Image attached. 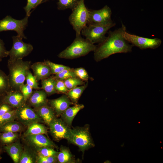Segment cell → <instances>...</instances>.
Instances as JSON below:
<instances>
[{
	"label": "cell",
	"instance_id": "cell-39",
	"mask_svg": "<svg viewBox=\"0 0 163 163\" xmlns=\"http://www.w3.org/2000/svg\"><path fill=\"white\" fill-rule=\"evenodd\" d=\"M57 160V156L45 157L37 155L36 162L37 163H53Z\"/></svg>",
	"mask_w": 163,
	"mask_h": 163
},
{
	"label": "cell",
	"instance_id": "cell-17",
	"mask_svg": "<svg viewBox=\"0 0 163 163\" xmlns=\"http://www.w3.org/2000/svg\"><path fill=\"white\" fill-rule=\"evenodd\" d=\"M47 96L44 90H36L33 91L27 101L30 106L34 108H37L47 104L48 101Z\"/></svg>",
	"mask_w": 163,
	"mask_h": 163
},
{
	"label": "cell",
	"instance_id": "cell-25",
	"mask_svg": "<svg viewBox=\"0 0 163 163\" xmlns=\"http://www.w3.org/2000/svg\"><path fill=\"white\" fill-rule=\"evenodd\" d=\"M1 130L4 132H10L16 133L21 129L22 127L19 122L14 121L7 123L0 126Z\"/></svg>",
	"mask_w": 163,
	"mask_h": 163
},
{
	"label": "cell",
	"instance_id": "cell-29",
	"mask_svg": "<svg viewBox=\"0 0 163 163\" xmlns=\"http://www.w3.org/2000/svg\"><path fill=\"white\" fill-rule=\"evenodd\" d=\"M78 0H58V8L59 10L72 9L76 5Z\"/></svg>",
	"mask_w": 163,
	"mask_h": 163
},
{
	"label": "cell",
	"instance_id": "cell-37",
	"mask_svg": "<svg viewBox=\"0 0 163 163\" xmlns=\"http://www.w3.org/2000/svg\"><path fill=\"white\" fill-rule=\"evenodd\" d=\"M75 74L77 78L83 81H87L89 76L86 71L83 68L80 67L73 69Z\"/></svg>",
	"mask_w": 163,
	"mask_h": 163
},
{
	"label": "cell",
	"instance_id": "cell-24",
	"mask_svg": "<svg viewBox=\"0 0 163 163\" xmlns=\"http://www.w3.org/2000/svg\"><path fill=\"white\" fill-rule=\"evenodd\" d=\"M8 76L0 69V96L11 89Z\"/></svg>",
	"mask_w": 163,
	"mask_h": 163
},
{
	"label": "cell",
	"instance_id": "cell-22",
	"mask_svg": "<svg viewBox=\"0 0 163 163\" xmlns=\"http://www.w3.org/2000/svg\"><path fill=\"white\" fill-rule=\"evenodd\" d=\"M88 82L81 86H77L69 90L66 94L73 104H76L83 93L87 88Z\"/></svg>",
	"mask_w": 163,
	"mask_h": 163
},
{
	"label": "cell",
	"instance_id": "cell-30",
	"mask_svg": "<svg viewBox=\"0 0 163 163\" xmlns=\"http://www.w3.org/2000/svg\"><path fill=\"white\" fill-rule=\"evenodd\" d=\"M48 0H27V4L24 7L26 13V16H30L31 10L34 9L38 5Z\"/></svg>",
	"mask_w": 163,
	"mask_h": 163
},
{
	"label": "cell",
	"instance_id": "cell-16",
	"mask_svg": "<svg viewBox=\"0 0 163 163\" xmlns=\"http://www.w3.org/2000/svg\"><path fill=\"white\" fill-rule=\"evenodd\" d=\"M30 68L37 81L47 78L52 74L50 67L44 61L35 62L31 65Z\"/></svg>",
	"mask_w": 163,
	"mask_h": 163
},
{
	"label": "cell",
	"instance_id": "cell-19",
	"mask_svg": "<svg viewBox=\"0 0 163 163\" xmlns=\"http://www.w3.org/2000/svg\"><path fill=\"white\" fill-rule=\"evenodd\" d=\"M34 109V110L37 114L48 125L55 118L54 111L47 104Z\"/></svg>",
	"mask_w": 163,
	"mask_h": 163
},
{
	"label": "cell",
	"instance_id": "cell-18",
	"mask_svg": "<svg viewBox=\"0 0 163 163\" xmlns=\"http://www.w3.org/2000/svg\"><path fill=\"white\" fill-rule=\"evenodd\" d=\"M84 107L82 104H75L69 107L61 115V119L69 127L72 125L73 120L78 113Z\"/></svg>",
	"mask_w": 163,
	"mask_h": 163
},
{
	"label": "cell",
	"instance_id": "cell-41",
	"mask_svg": "<svg viewBox=\"0 0 163 163\" xmlns=\"http://www.w3.org/2000/svg\"><path fill=\"white\" fill-rule=\"evenodd\" d=\"M9 51L7 50L5 46V44L2 40L0 39V62L3 58L8 56Z\"/></svg>",
	"mask_w": 163,
	"mask_h": 163
},
{
	"label": "cell",
	"instance_id": "cell-9",
	"mask_svg": "<svg viewBox=\"0 0 163 163\" xmlns=\"http://www.w3.org/2000/svg\"><path fill=\"white\" fill-rule=\"evenodd\" d=\"M13 45L9 51L8 60H13L18 59H23L29 55L33 49V46L30 43L24 42L23 39L18 35L12 37Z\"/></svg>",
	"mask_w": 163,
	"mask_h": 163
},
{
	"label": "cell",
	"instance_id": "cell-38",
	"mask_svg": "<svg viewBox=\"0 0 163 163\" xmlns=\"http://www.w3.org/2000/svg\"><path fill=\"white\" fill-rule=\"evenodd\" d=\"M33 89L31 86L27 84H24L20 87L19 90L22 94L26 102L32 94Z\"/></svg>",
	"mask_w": 163,
	"mask_h": 163
},
{
	"label": "cell",
	"instance_id": "cell-23",
	"mask_svg": "<svg viewBox=\"0 0 163 163\" xmlns=\"http://www.w3.org/2000/svg\"><path fill=\"white\" fill-rule=\"evenodd\" d=\"M28 126L27 129L25 133V136L32 135L47 134L46 128L38 122L33 123Z\"/></svg>",
	"mask_w": 163,
	"mask_h": 163
},
{
	"label": "cell",
	"instance_id": "cell-35",
	"mask_svg": "<svg viewBox=\"0 0 163 163\" xmlns=\"http://www.w3.org/2000/svg\"><path fill=\"white\" fill-rule=\"evenodd\" d=\"M36 161L32 154L28 150H23L20 158L19 163H33Z\"/></svg>",
	"mask_w": 163,
	"mask_h": 163
},
{
	"label": "cell",
	"instance_id": "cell-32",
	"mask_svg": "<svg viewBox=\"0 0 163 163\" xmlns=\"http://www.w3.org/2000/svg\"><path fill=\"white\" fill-rule=\"evenodd\" d=\"M37 155L43 156H57L59 152L55 150L53 148L45 147L36 149Z\"/></svg>",
	"mask_w": 163,
	"mask_h": 163
},
{
	"label": "cell",
	"instance_id": "cell-4",
	"mask_svg": "<svg viewBox=\"0 0 163 163\" xmlns=\"http://www.w3.org/2000/svg\"><path fill=\"white\" fill-rule=\"evenodd\" d=\"M72 10V12L69 18V21L75 31L76 36H80L82 30L88 24L89 10L85 5L84 0H79Z\"/></svg>",
	"mask_w": 163,
	"mask_h": 163
},
{
	"label": "cell",
	"instance_id": "cell-12",
	"mask_svg": "<svg viewBox=\"0 0 163 163\" xmlns=\"http://www.w3.org/2000/svg\"><path fill=\"white\" fill-rule=\"evenodd\" d=\"M16 118L26 126L41 122V118L34 110L26 104L16 108Z\"/></svg>",
	"mask_w": 163,
	"mask_h": 163
},
{
	"label": "cell",
	"instance_id": "cell-5",
	"mask_svg": "<svg viewBox=\"0 0 163 163\" xmlns=\"http://www.w3.org/2000/svg\"><path fill=\"white\" fill-rule=\"evenodd\" d=\"M116 25L114 22L107 25L88 24L82 30L81 34L91 43H100L106 38V34Z\"/></svg>",
	"mask_w": 163,
	"mask_h": 163
},
{
	"label": "cell",
	"instance_id": "cell-20",
	"mask_svg": "<svg viewBox=\"0 0 163 163\" xmlns=\"http://www.w3.org/2000/svg\"><path fill=\"white\" fill-rule=\"evenodd\" d=\"M4 149L14 163H19L22 148L19 142L17 141L5 146Z\"/></svg>",
	"mask_w": 163,
	"mask_h": 163
},
{
	"label": "cell",
	"instance_id": "cell-3",
	"mask_svg": "<svg viewBox=\"0 0 163 163\" xmlns=\"http://www.w3.org/2000/svg\"><path fill=\"white\" fill-rule=\"evenodd\" d=\"M96 46L87 39L82 38L81 35L76 36L71 44L61 52L58 57L68 59L79 58L94 51Z\"/></svg>",
	"mask_w": 163,
	"mask_h": 163
},
{
	"label": "cell",
	"instance_id": "cell-7",
	"mask_svg": "<svg viewBox=\"0 0 163 163\" xmlns=\"http://www.w3.org/2000/svg\"><path fill=\"white\" fill-rule=\"evenodd\" d=\"M28 17L26 16L23 19L18 20L7 15L0 20V33L3 31L13 30L18 35L23 38L26 39L24 31L27 26Z\"/></svg>",
	"mask_w": 163,
	"mask_h": 163
},
{
	"label": "cell",
	"instance_id": "cell-15",
	"mask_svg": "<svg viewBox=\"0 0 163 163\" xmlns=\"http://www.w3.org/2000/svg\"><path fill=\"white\" fill-rule=\"evenodd\" d=\"M50 107L57 115H61L64 111L73 104L68 96L63 94L56 99L48 101Z\"/></svg>",
	"mask_w": 163,
	"mask_h": 163
},
{
	"label": "cell",
	"instance_id": "cell-6",
	"mask_svg": "<svg viewBox=\"0 0 163 163\" xmlns=\"http://www.w3.org/2000/svg\"><path fill=\"white\" fill-rule=\"evenodd\" d=\"M68 142L77 146L83 152L94 146L88 126L76 127L72 129V134Z\"/></svg>",
	"mask_w": 163,
	"mask_h": 163
},
{
	"label": "cell",
	"instance_id": "cell-8",
	"mask_svg": "<svg viewBox=\"0 0 163 163\" xmlns=\"http://www.w3.org/2000/svg\"><path fill=\"white\" fill-rule=\"evenodd\" d=\"M124 36L125 39L133 46L141 50L154 49L158 47L162 43L161 40L158 38H149L130 34L126 31Z\"/></svg>",
	"mask_w": 163,
	"mask_h": 163
},
{
	"label": "cell",
	"instance_id": "cell-33",
	"mask_svg": "<svg viewBox=\"0 0 163 163\" xmlns=\"http://www.w3.org/2000/svg\"><path fill=\"white\" fill-rule=\"evenodd\" d=\"M16 109L11 110L0 117V126L16 119Z\"/></svg>",
	"mask_w": 163,
	"mask_h": 163
},
{
	"label": "cell",
	"instance_id": "cell-42",
	"mask_svg": "<svg viewBox=\"0 0 163 163\" xmlns=\"http://www.w3.org/2000/svg\"><path fill=\"white\" fill-rule=\"evenodd\" d=\"M11 108L7 104H1L0 105V117L6 112L12 110Z\"/></svg>",
	"mask_w": 163,
	"mask_h": 163
},
{
	"label": "cell",
	"instance_id": "cell-27",
	"mask_svg": "<svg viewBox=\"0 0 163 163\" xmlns=\"http://www.w3.org/2000/svg\"><path fill=\"white\" fill-rule=\"evenodd\" d=\"M68 90H69L79 85L85 84L83 81L77 77L68 78L63 81Z\"/></svg>",
	"mask_w": 163,
	"mask_h": 163
},
{
	"label": "cell",
	"instance_id": "cell-28",
	"mask_svg": "<svg viewBox=\"0 0 163 163\" xmlns=\"http://www.w3.org/2000/svg\"><path fill=\"white\" fill-rule=\"evenodd\" d=\"M44 62L50 67L52 74H57L65 69L70 68L68 66L55 63L49 60L45 61Z\"/></svg>",
	"mask_w": 163,
	"mask_h": 163
},
{
	"label": "cell",
	"instance_id": "cell-40",
	"mask_svg": "<svg viewBox=\"0 0 163 163\" xmlns=\"http://www.w3.org/2000/svg\"><path fill=\"white\" fill-rule=\"evenodd\" d=\"M55 89L57 93H62L65 94L69 91L66 87L63 81L57 79Z\"/></svg>",
	"mask_w": 163,
	"mask_h": 163
},
{
	"label": "cell",
	"instance_id": "cell-34",
	"mask_svg": "<svg viewBox=\"0 0 163 163\" xmlns=\"http://www.w3.org/2000/svg\"><path fill=\"white\" fill-rule=\"evenodd\" d=\"M17 136V134L15 133L10 132H4L1 135L0 139L3 143H9L15 140Z\"/></svg>",
	"mask_w": 163,
	"mask_h": 163
},
{
	"label": "cell",
	"instance_id": "cell-26",
	"mask_svg": "<svg viewBox=\"0 0 163 163\" xmlns=\"http://www.w3.org/2000/svg\"><path fill=\"white\" fill-rule=\"evenodd\" d=\"M59 163H69L72 160V155L69 150L65 148H62L57 156Z\"/></svg>",
	"mask_w": 163,
	"mask_h": 163
},
{
	"label": "cell",
	"instance_id": "cell-1",
	"mask_svg": "<svg viewBox=\"0 0 163 163\" xmlns=\"http://www.w3.org/2000/svg\"><path fill=\"white\" fill-rule=\"evenodd\" d=\"M126 31V27L123 24L121 27L113 31L109 30L108 36L96 46L94 51L95 61H100L115 54L131 52L133 46L125 38Z\"/></svg>",
	"mask_w": 163,
	"mask_h": 163
},
{
	"label": "cell",
	"instance_id": "cell-36",
	"mask_svg": "<svg viewBox=\"0 0 163 163\" xmlns=\"http://www.w3.org/2000/svg\"><path fill=\"white\" fill-rule=\"evenodd\" d=\"M27 84L31 86L33 88L36 89H41L39 87L37 81L35 77L29 71L27 72L26 78Z\"/></svg>",
	"mask_w": 163,
	"mask_h": 163
},
{
	"label": "cell",
	"instance_id": "cell-14",
	"mask_svg": "<svg viewBox=\"0 0 163 163\" xmlns=\"http://www.w3.org/2000/svg\"><path fill=\"white\" fill-rule=\"evenodd\" d=\"M25 136L28 144L36 149L45 147L57 148L55 144L43 134L29 135Z\"/></svg>",
	"mask_w": 163,
	"mask_h": 163
},
{
	"label": "cell",
	"instance_id": "cell-10",
	"mask_svg": "<svg viewBox=\"0 0 163 163\" xmlns=\"http://www.w3.org/2000/svg\"><path fill=\"white\" fill-rule=\"evenodd\" d=\"M50 132L53 138L56 141L63 139H69L72 134V129L61 119L56 117L49 125Z\"/></svg>",
	"mask_w": 163,
	"mask_h": 163
},
{
	"label": "cell",
	"instance_id": "cell-11",
	"mask_svg": "<svg viewBox=\"0 0 163 163\" xmlns=\"http://www.w3.org/2000/svg\"><path fill=\"white\" fill-rule=\"evenodd\" d=\"M89 18L87 24L107 25L113 22L111 18V10L107 5L100 9L89 10Z\"/></svg>",
	"mask_w": 163,
	"mask_h": 163
},
{
	"label": "cell",
	"instance_id": "cell-31",
	"mask_svg": "<svg viewBox=\"0 0 163 163\" xmlns=\"http://www.w3.org/2000/svg\"><path fill=\"white\" fill-rule=\"evenodd\" d=\"M54 76L56 79L62 81L70 78L77 77L73 69L70 68L63 70L59 73L55 75Z\"/></svg>",
	"mask_w": 163,
	"mask_h": 163
},
{
	"label": "cell",
	"instance_id": "cell-13",
	"mask_svg": "<svg viewBox=\"0 0 163 163\" xmlns=\"http://www.w3.org/2000/svg\"><path fill=\"white\" fill-rule=\"evenodd\" d=\"M1 104H7L12 108H18L26 104L24 96L20 90L11 89L0 96Z\"/></svg>",
	"mask_w": 163,
	"mask_h": 163
},
{
	"label": "cell",
	"instance_id": "cell-2",
	"mask_svg": "<svg viewBox=\"0 0 163 163\" xmlns=\"http://www.w3.org/2000/svg\"><path fill=\"white\" fill-rule=\"evenodd\" d=\"M31 63L30 61H24L22 59L8 60V76L11 89L20 90V87L24 84L27 74L30 71Z\"/></svg>",
	"mask_w": 163,
	"mask_h": 163
},
{
	"label": "cell",
	"instance_id": "cell-21",
	"mask_svg": "<svg viewBox=\"0 0 163 163\" xmlns=\"http://www.w3.org/2000/svg\"><path fill=\"white\" fill-rule=\"evenodd\" d=\"M41 80V88L45 91L47 95L57 93L55 89L56 79L54 76H50Z\"/></svg>",
	"mask_w": 163,
	"mask_h": 163
}]
</instances>
